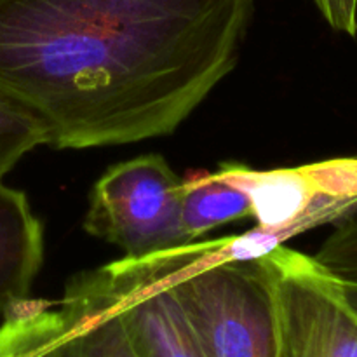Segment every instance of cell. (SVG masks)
<instances>
[{
	"label": "cell",
	"instance_id": "1",
	"mask_svg": "<svg viewBox=\"0 0 357 357\" xmlns=\"http://www.w3.org/2000/svg\"><path fill=\"white\" fill-rule=\"evenodd\" d=\"M255 0H0V96L56 150L169 136L236 68Z\"/></svg>",
	"mask_w": 357,
	"mask_h": 357
},
{
	"label": "cell",
	"instance_id": "2",
	"mask_svg": "<svg viewBox=\"0 0 357 357\" xmlns=\"http://www.w3.org/2000/svg\"><path fill=\"white\" fill-rule=\"evenodd\" d=\"M169 281L206 357H278L271 279L250 234L176 248Z\"/></svg>",
	"mask_w": 357,
	"mask_h": 357
},
{
	"label": "cell",
	"instance_id": "3",
	"mask_svg": "<svg viewBox=\"0 0 357 357\" xmlns=\"http://www.w3.org/2000/svg\"><path fill=\"white\" fill-rule=\"evenodd\" d=\"M183 181L160 155H142L110 167L89 195L84 230L145 258L190 244L181 218Z\"/></svg>",
	"mask_w": 357,
	"mask_h": 357
},
{
	"label": "cell",
	"instance_id": "4",
	"mask_svg": "<svg viewBox=\"0 0 357 357\" xmlns=\"http://www.w3.org/2000/svg\"><path fill=\"white\" fill-rule=\"evenodd\" d=\"M260 260L274 295L278 357H357V312L340 282L282 243Z\"/></svg>",
	"mask_w": 357,
	"mask_h": 357
},
{
	"label": "cell",
	"instance_id": "5",
	"mask_svg": "<svg viewBox=\"0 0 357 357\" xmlns=\"http://www.w3.org/2000/svg\"><path fill=\"white\" fill-rule=\"evenodd\" d=\"M216 173L246 192L258 230L281 243L357 211V155L268 171L225 162Z\"/></svg>",
	"mask_w": 357,
	"mask_h": 357
},
{
	"label": "cell",
	"instance_id": "6",
	"mask_svg": "<svg viewBox=\"0 0 357 357\" xmlns=\"http://www.w3.org/2000/svg\"><path fill=\"white\" fill-rule=\"evenodd\" d=\"M174 250L96 268L138 357H206L169 281Z\"/></svg>",
	"mask_w": 357,
	"mask_h": 357
},
{
	"label": "cell",
	"instance_id": "7",
	"mask_svg": "<svg viewBox=\"0 0 357 357\" xmlns=\"http://www.w3.org/2000/svg\"><path fill=\"white\" fill-rule=\"evenodd\" d=\"M58 307L65 319L59 357H138L93 271L70 279Z\"/></svg>",
	"mask_w": 357,
	"mask_h": 357
},
{
	"label": "cell",
	"instance_id": "8",
	"mask_svg": "<svg viewBox=\"0 0 357 357\" xmlns=\"http://www.w3.org/2000/svg\"><path fill=\"white\" fill-rule=\"evenodd\" d=\"M42 258L44 234L26 195L0 181V317L28 298Z\"/></svg>",
	"mask_w": 357,
	"mask_h": 357
},
{
	"label": "cell",
	"instance_id": "9",
	"mask_svg": "<svg viewBox=\"0 0 357 357\" xmlns=\"http://www.w3.org/2000/svg\"><path fill=\"white\" fill-rule=\"evenodd\" d=\"M181 218L194 243L225 223L253 218L250 197L218 173H194L183 181Z\"/></svg>",
	"mask_w": 357,
	"mask_h": 357
},
{
	"label": "cell",
	"instance_id": "10",
	"mask_svg": "<svg viewBox=\"0 0 357 357\" xmlns=\"http://www.w3.org/2000/svg\"><path fill=\"white\" fill-rule=\"evenodd\" d=\"M65 319L51 302L23 298L3 312L0 357H59Z\"/></svg>",
	"mask_w": 357,
	"mask_h": 357
},
{
	"label": "cell",
	"instance_id": "11",
	"mask_svg": "<svg viewBox=\"0 0 357 357\" xmlns=\"http://www.w3.org/2000/svg\"><path fill=\"white\" fill-rule=\"evenodd\" d=\"M47 145L44 129L13 101L0 96V181L24 153Z\"/></svg>",
	"mask_w": 357,
	"mask_h": 357
},
{
	"label": "cell",
	"instance_id": "12",
	"mask_svg": "<svg viewBox=\"0 0 357 357\" xmlns=\"http://www.w3.org/2000/svg\"><path fill=\"white\" fill-rule=\"evenodd\" d=\"M314 260L342 284H357V211L338 222Z\"/></svg>",
	"mask_w": 357,
	"mask_h": 357
},
{
	"label": "cell",
	"instance_id": "13",
	"mask_svg": "<svg viewBox=\"0 0 357 357\" xmlns=\"http://www.w3.org/2000/svg\"><path fill=\"white\" fill-rule=\"evenodd\" d=\"M316 7L333 30L357 35V0H314Z\"/></svg>",
	"mask_w": 357,
	"mask_h": 357
},
{
	"label": "cell",
	"instance_id": "14",
	"mask_svg": "<svg viewBox=\"0 0 357 357\" xmlns=\"http://www.w3.org/2000/svg\"><path fill=\"white\" fill-rule=\"evenodd\" d=\"M342 291H344L345 298H347V302L351 303L352 309L357 312V284H342Z\"/></svg>",
	"mask_w": 357,
	"mask_h": 357
}]
</instances>
